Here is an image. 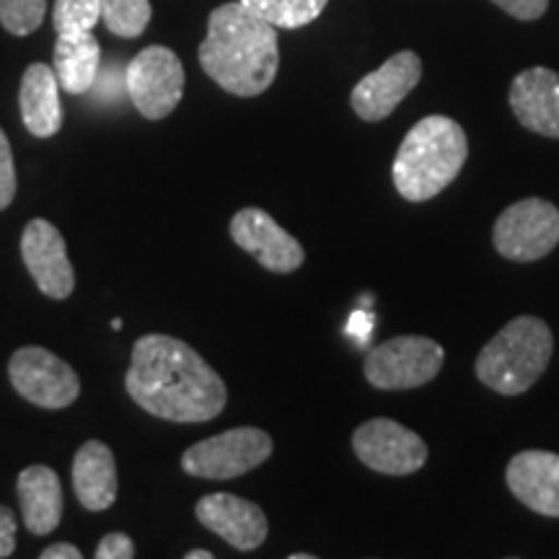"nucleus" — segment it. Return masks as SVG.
<instances>
[{
  "label": "nucleus",
  "instance_id": "11",
  "mask_svg": "<svg viewBox=\"0 0 559 559\" xmlns=\"http://www.w3.org/2000/svg\"><path fill=\"white\" fill-rule=\"evenodd\" d=\"M423 79V60L417 52L402 50L358 81L349 94L353 111L362 122H381L407 99Z\"/></svg>",
  "mask_w": 559,
  "mask_h": 559
},
{
  "label": "nucleus",
  "instance_id": "24",
  "mask_svg": "<svg viewBox=\"0 0 559 559\" xmlns=\"http://www.w3.org/2000/svg\"><path fill=\"white\" fill-rule=\"evenodd\" d=\"M102 19L99 0H55L52 21L60 32H91Z\"/></svg>",
  "mask_w": 559,
  "mask_h": 559
},
{
  "label": "nucleus",
  "instance_id": "5",
  "mask_svg": "<svg viewBox=\"0 0 559 559\" xmlns=\"http://www.w3.org/2000/svg\"><path fill=\"white\" fill-rule=\"evenodd\" d=\"M445 362V349L423 334H402L376 345L362 362V373L373 389L407 391L430 383Z\"/></svg>",
  "mask_w": 559,
  "mask_h": 559
},
{
  "label": "nucleus",
  "instance_id": "1",
  "mask_svg": "<svg viewBox=\"0 0 559 559\" xmlns=\"http://www.w3.org/2000/svg\"><path fill=\"white\" fill-rule=\"evenodd\" d=\"M128 394L148 415L169 423H207L226 409V383L198 349L169 334H145L132 347Z\"/></svg>",
  "mask_w": 559,
  "mask_h": 559
},
{
  "label": "nucleus",
  "instance_id": "9",
  "mask_svg": "<svg viewBox=\"0 0 559 559\" xmlns=\"http://www.w3.org/2000/svg\"><path fill=\"white\" fill-rule=\"evenodd\" d=\"M9 379L19 396L41 409H66L81 394L79 373L50 349L37 345L19 347L11 355Z\"/></svg>",
  "mask_w": 559,
  "mask_h": 559
},
{
  "label": "nucleus",
  "instance_id": "19",
  "mask_svg": "<svg viewBox=\"0 0 559 559\" xmlns=\"http://www.w3.org/2000/svg\"><path fill=\"white\" fill-rule=\"evenodd\" d=\"M75 498L86 510L102 513L117 500V461L102 440H88L75 451L73 459Z\"/></svg>",
  "mask_w": 559,
  "mask_h": 559
},
{
  "label": "nucleus",
  "instance_id": "17",
  "mask_svg": "<svg viewBox=\"0 0 559 559\" xmlns=\"http://www.w3.org/2000/svg\"><path fill=\"white\" fill-rule=\"evenodd\" d=\"M21 120L34 138H52L62 130L66 115L60 102V81L55 70L45 62L26 68L19 88Z\"/></svg>",
  "mask_w": 559,
  "mask_h": 559
},
{
  "label": "nucleus",
  "instance_id": "13",
  "mask_svg": "<svg viewBox=\"0 0 559 559\" xmlns=\"http://www.w3.org/2000/svg\"><path fill=\"white\" fill-rule=\"evenodd\" d=\"M21 257L34 285L52 300H66L75 288V272L68 260L66 239L50 221L34 218L21 234Z\"/></svg>",
  "mask_w": 559,
  "mask_h": 559
},
{
  "label": "nucleus",
  "instance_id": "23",
  "mask_svg": "<svg viewBox=\"0 0 559 559\" xmlns=\"http://www.w3.org/2000/svg\"><path fill=\"white\" fill-rule=\"evenodd\" d=\"M47 0H0V24L13 37L37 32L45 21Z\"/></svg>",
  "mask_w": 559,
  "mask_h": 559
},
{
  "label": "nucleus",
  "instance_id": "22",
  "mask_svg": "<svg viewBox=\"0 0 559 559\" xmlns=\"http://www.w3.org/2000/svg\"><path fill=\"white\" fill-rule=\"evenodd\" d=\"M102 19L117 37L135 39L151 21V0H99Z\"/></svg>",
  "mask_w": 559,
  "mask_h": 559
},
{
  "label": "nucleus",
  "instance_id": "2",
  "mask_svg": "<svg viewBox=\"0 0 559 559\" xmlns=\"http://www.w3.org/2000/svg\"><path fill=\"white\" fill-rule=\"evenodd\" d=\"M198 55L202 70L223 91L251 99L277 79V26L243 3H223L210 13L207 37Z\"/></svg>",
  "mask_w": 559,
  "mask_h": 559
},
{
  "label": "nucleus",
  "instance_id": "18",
  "mask_svg": "<svg viewBox=\"0 0 559 559\" xmlns=\"http://www.w3.org/2000/svg\"><path fill=\"white\" fill-rule=\"evenodd\" d=\"M16 495L21 506V519H24V526L34 536H47L60 526L62 485L50 466H26L16 479Z\"/></svg>",
  "mask_w": 559,
  "mask_h": 559
},
{
  "label": "nucleus",
  "instance_id": "26",
  "mask_svg": "<svg viewBox=\"0 0 559 559\" xmlns=\"http://www.w3.org/2000/svg\"><path fill=\"white\" fill-rule=\"evenodd\" d=\"M492 3L519 21H536L549 9V0H492Z\"/></svg>",
  "mask_w": 559,
  "mask_h": 559
},
{
  "label": "nucleus",
  "instance_id": "14",
  "mask_svg": "<svg viewBox=\"0 0 559 559\" xmlns=\"http://www.w3.org/2000/svg\"><path fill=\"white\" fill-rule=\"evenodd\" d=\"M198 521L239 551L260 549L267 542L270 523L257 502L230 492H213L198 500Z\"/></svg>",
  "mask_w": 559,
  "mask_h": 559
},
{
  "label": "nucleus",
  "instance_id": "15",
  "mask_svg": "<svg viewBox=\"0 0 559 559\" xmlns=\"http://www.w3.org/2000/svg\"><path fill=\"white\" fill-rule=\"evenodd\" d=\"M510 109L523 128L559 140V73L551 68H526L510 83Z\"/></svg>",
  "mask_w": 559,
  "mask_h": 559
},
{
  "label": "nucleus",
  "instance_id": "10",
  "mask_svg": "<svg viewBox=\"0 0 559 559\" xmlns=\"http://www.w3.org/2000/svg\"><path fill=\"white\" fill-rule=\"evenodd\" d=\"M353 451L370 472L407 477L425 466L428 443L396 419L373 417L353 432Z\"/></svg>",
  "mask_w": 559,
  "mask_h": 559
},
{
  "label": "nucleus",
  "instance_id": "16",
  "mask_svg": "<svg viewBox=\"0 0 559 559\" xmlns=\"http://www.w3.org/2000/svg\"><path fill=\"white\" fill-rule=\"evenodd\" d=\"M508 489L534 513L559 519V453L521 451L508 461Z\"/></svg>",
  "mask_w": 559,
  "mask_h": 559
},
{
  "label": "nucleus",
  "instance_id": "25",
  "mask_svg": "<svg viewBox=\"0 0 559 559\" xmlns=\"http://www.w3.org/2000/svg\"><path fill=\"white\" fill-rule=\"evenodd\" d=\"M16 198V164L3 128H0V210H5Z\"/></svg>",
  "mask_w": 559,
  "mask_h": 559
},
{
  "label": "nucleus",
  "instance_id": "7",
  "mask_svg": "<svg viewBox=\"0 0 559 559\" xmlns=\"http://www.w3.org/2000/svg\"><path fill=\"white\" fill-rule=\"evenodd\" d=\"M275 443L260 428H234L200 440L185 451L181 466L200 479H236L254 472L272 456Z\"/></svg>",
  "mask_w": 559,
  "mask_h": 559
},
{
  "label": "nucleus",
  "instance_id": "20",
  "mask_svg": "<svg viewBox=\"0 0 559 559\" xmlns=\"http://www.w3.org/2000/svg\"><path fill=\"white\" fill-rule=\"evenodd\" d=\"M102 62L99 39L91 32H60L55 41L52 70L68 94H86L96 83Z\"/></svg>",
  "mask_w": 559,
  "mask_h": 559
},
{
  "label": "nucleus",
  "instance_id": "6",
  "mask_svg": "<svg viewBox=\"0 0 559 559\" xmlns=\"http://www.w3.org/2000/svg\"><path fill=\"white\" fill-rule=\"evenodd\" d=\"M492 243L510 262H536L559 243V207L544 198L508 205L492 228Z\"/></svg>",
  "mask_w": 559,
  "mask_h": 559
},
{
  "label": "nucleus",
  "instance_id": "28",
  "mask_svg": "<svg viewBox=\"0 0 559 559\" xmlns=\"http://www.w3.org/2000/svg\"><path fill=\"white\" fill-rule=\"evenodd\" d=\"M16 513L11 508L0 506V559L11 557L16 549Z\"/></svg>",
  "mask_w": 559,
  "mask_h": 559
},
{
  "label": "nucleus",
  "instance_id": "29",
  "mask_svg": "<svg viewBox=\"0 0 559 559\" xmlns=\"http://www.w3.org/2000/svg\"><path fill=\"white\" fill-rule=\"evenodd\" d=\"M41 559H83V555L73 544H52V547L41 551Z\"/></svg>",
  "mask_w": 559,
  "mask_h": 559
},
{
  "label": "nucleus",
  "instance_id": "3",
  "mask_svg": "<svg viewBox=\"0 0 559 559\" xmlns=\"http://www.w3.org/2000/svg\"><path fill=\"white\" fill-rule=\"evenodd\" d=\"M469 158V138L445 115L423 117L407 135L391 166L400 198L428 202L451 187Z\"/></svg>",
  "mask_w": 559,
  "mask_h": 559
},
{
  "label": "nucleus",
  "instance_id": "31",
  "mask_svg": "<svg viewBox=\"0 0 559 559\" xmlns=\"http://www.w3.org/2000/svg\"><path fill=\"white\" fill-rule=\"evenodd\" d=\"M290 559H313V555H309V551H304V555H290Z\"/></svg>",
  "mask_w": 559,
  "mask_h": 559
},
{
  "label": "nucleus",
  "instance_id": "12",
  "mask_svg": "<svg viewBox=\"0 0 559 559\" xmlns=\"http://www.w3.org/2000/svg\"><path fill=\"white\" fill-rule=\"evenodd\" d=\"M230 239L275 275H290L306 262L300 241L262 207L239 210L230 218Z\"/></svg>",
  "mask_w": 559,
  "mask_h": 559
},
{
  "label": "nucleus",
  "instance_id": "27",
  "mask_svg": "<svg viewBox=\"0 0 559 559\" xmlns=\"http://www.w3.org/2000/svg\"><path fill=\"white\" fill-rule=\"evenodd\" d=\"M135 557V544L128 534L122 531H115V534H107L96 547V559H132Z\"/></svg>",
  "mask_w": 559,
  "mask_h": 559
},
{
  "label": "nucleus",
  "instance_id": "8",
  "mask_svg": "<svg viewBox=\"0 0 559 559\" xmlns=\"http://www.w3.org/2000/svg\"><path fill=\"white\" fill-rule=\"evenodd\" d=\"M185 66L169 47L151 45L124 70V88L145 120H164L185 96Z\"/></svg>",
  "mask_w": 559,
  "mask_h": 559
},
{
  "label": "nucleus",
  "instance_id": "21",
  "mask_svg": "<svg viewBox=\"0 0 559 559\" xmlns=\"http://www.w3.org/2000/svg\"><path fill=\"white\" fill-rule=\"evenodd\" d=\"M277 29H300L324 13L330 0H239Z\"/></svg>",
  "mask_w": 559,
  "mask_h": 559
},
{
  "label": "nucleus",
  "instance_id": "30",
  "mask_svg": "<svg viewBox=\"0 0 559 559\" xmlns=\"http://www.w3.org/2000/svg\"><path fill=\"white\" fill-rule=\"evenodd\" d=\"M187 559H213V551H207V549L187 551Z\"/></svg>",
  "mask_w": 559,
  "mask_h": 559
},
{
  "label": "nucleus",
  "instance_id": "4",
  "mask_svg": "<svg viewBox=\"0 0 559 559\" xmlns=\"http://www.w3.org/2000/svg\"><path fill=\"white\" fill-rule=\"evenodd\" d=\"M555 355V334L539 317L510 319L481 347L474 373L487 389L502 396H519L542 379Z\"/></svg>",
  "mask_w": 559,
  "mask_h": 559
}]
</instances>
